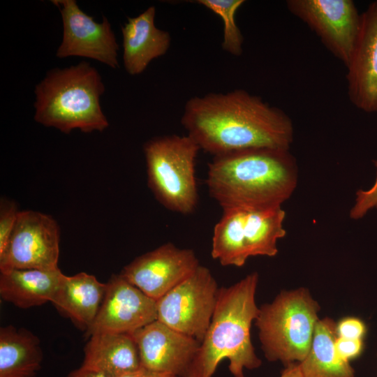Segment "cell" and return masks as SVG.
Returning <instances> with one entry per match:
<instances>
[{"label": "cell", "instance_id": "5b68a950", "mask_svg": "<svg viewBox=\"0 0 377 377\" xmlns=\"http://www.w3.org/2000/svg\"><path fill=\"white\" fill-rule=\"evenodd\" d=\"M320 306L304 288L283 290L259 307L254 321L265 357L285 367L302 362L308 354Z\"/></svg>", "mask_w": 377, "mask_h": 377}, {"label": "cell", "instance_id": "9a60e30c", "mask_svg": "<svg viewBox=\"0 0 377 377\" xmlns=\"http://www.w3.org/2000/svg\"><path fill=\"white\" fill-rule=\"evenodd\" d=\"M156 8H147L135 17L128 18L121 27L123 35V62L131 75L142 73L149 63L164 55L168 50L170 34L156 27Z\"/></svg>", "mask_w": 377, "mask_h": 377}, {"label": "cell", "instance_id": "52a82bcc", "mask_svg": "<svg viewBox=\"0 0 377 377\" xmlns=\"http://www.w3.org/2000/svg\"><path fill=\"white\" fill-rule=\"evenodd\" d=\"M219 290L212 272L200 265L191 276L156 300V320L201 343L214 314Z\"/></svg>", "mask_w": 377, "mask_h": 377}, {"label": "cell", "instance_id": "e0dca14e", "mask_svg": "<svg viewBox=\"0 0 377 377\" xmlns=\"http://www.w3.org/2000/svg\"><path fill=\"white\" fill-rule=\"evenodd\" d=\"M106 283L91 274H64L51 302L75 324L88 330L95 320L105 294Z\"/></svg>", "mask_w": 377, "mask_h": 377}, {"label": "cell", "instance_id": "d4e9b609", "mask_svg": "<svg viewBox=\"0 0 377 377\" xmlns=\"http://www.w3.org/2000/svg\"><path fill=\"white\" fill-rule=\"evenodd\" d=\"M376 168V177L373 186L367 190L356 192L355 203L350 211V217L357 220L362 218L373 208L377 207V159L374 161Z\"/></svg>", "mask_w": 377, "mask_h": 377}, {"label": "cell", "instance_id": "30bf717a", "mask_svg": "<svg viewBox=\"0 0 377 377\" xmlns=\"http://www.w3.org/2000/svg\"><path fill=\"white\" fill-rule=\"evenodd\" d=\"M52 2L60 11L63 22L62 40L56 56L89 58L117 69L119 45L108 20L103 16L101 22H96L75 0Z\"/></svg>", "mask_w": 377, "mask_h": 377}, {"label": "cell", "instance_id": "4fadbf2b", "mask_svg": "<svg viewBox=\"0 0 377 377\" xmlns=\"http://www.w3.org/2000/svg\"><path fill=\"white\" fill-rule=\"evenodd\" d=\"M346 67L350 103L364 112H377V0L361 13L358 34Z\"/></svg>", "mask_w": 377, "mask_h": 377}, {"label": "cell", "instance_id": "5bb4252c", "mask_svg": "<svg viewBox=\"0 0 377 377\" xmlns=\"http://www.w3.org/2000/svg\"><path fill=\"white\" fill-rule=\"evenodd\" d=\"M141 366L186 377L200 346L195 339L156 320L132 334Z\"/></svg>", "mask_w": 377, "mask_h": 377}, {"label": "cell", "instance_id": "9c48e42d", "mask_svg": "<svg viewBox=\"0 0 377 377\" xmlns=\"http://www.w3.org/2000/svg\"><path fill=\"white\" fill-rule=\"evenodd\" d=\"M288 11L305 23L345 66L358 34L361 13L352 0H288Z\"/></svg>", "mask_w": 377, "mask_h": 377}, {"label": "cell", "instance_id": "83f0119b", "mask_svg": "<svg viewBox=\"0 0 377 377\" xmlns=\"http://www.w3.org/2000/svg\"><path fill=\"white\" fill-rule=\"evenodd\" d=\"M120 377H179V376L170 374V373L151 370L141 366L138 369L132 372L128 373L126 374H124Z\"/></svg>", "mask_w": 377, "mask_h": 377}, {"label": "cell", "instance_id": "6da1fadb", "mask_svg": "<svg viewBox=\"0 0 377 377\" xmlns=\"http://www.w3.org/2000/svg\"><path fill=\"white\" fill-rule=\"evenodd\" d=\"M182 125L200 149L214 156L259 147L290 150V117L244 89L194 96L185 105Z\"/></svg>", "mask_w": 377, "mask_h": 377}, {"label": "cell", "instance_id": "3957f363", "mask_svg": "<svg viewBox=\"0 0 377 377\" xmlns=\"http://www.w3.org/2000/svg\"><path fill=\"white\" fill-rule=\"evenodd\" d=\"M258 274L252 272L237 283L219 288L214 314L186 377H213L220 362L228 359L234 377L259 368L251 328L259 307L256 302Z\"/></svg>", "mask_w": 377, "mask_h": 377}, {"label": "cell", "instance_id": "484cf974", "mask_svg": "<svg viewBox=\"0 0 377 377\" xmlns=\"http://www.w3.org/2000/svg\"><path fill=\"white\" fill-rule=\"evenodd\" d=\"M365 331L364 323L357 318H346L337 324V334L341 338L362 339Z\"/></svg>", "mask_w": 377, "mask_h": 377}, {"label": "cell", "instance_id": "f546056e", "mask_svg": "<svg viewBox=\"0 0 377 377\" xmlns=\"http://www.w3.org/2000/svg\"><path fill=\"white\" fill-rule=\"evenodd\" d=\"M280 377H302L299 362H293L285 367Z\"/></svg>", "mask_w": 377, "mask_h": 377}, {"label": "cell", "instance_id": "7c38bea8", "mask_svg": "<svg viewBox=\"0 0 377 377\" xmlns=\"http://www.w3.org/2000/svg\"><path fill=\"white\" fill-rule=\"evenodd\" d=\"M98 315L87 331L133 334L157 319L156 301L143 293L121 275L108 282Z\"/></svg>", "mask_w": 377, "mask_h": 377}, {"label": "cell", "instance_id": "d6986e66", "mask_svg": "<svg viewBox=\"0 0 377 377\" xmlns=\"http://www.w3.org/2000/svg\"><path fill=\"white\" fill-rule=\"evenodd\" d=\"M43 351L39 339L24 328L0 329V377H34L40 370Z\"/></svg>", "mask_w": 377, "mask_h": 377}, {"label": "cell", "instance_id": "603a6c76", "mask_svg": "<svg viewBox=\"0 0 377 377\" xmlns=\"http://www.w3.org/2000/svg\"><path fill=\"white\" fill-rule=\"evenodd\" d=\"M196 2L212 10L223 20V38L221 44L223 50L235 56L241 55L244 38L236 24L235 14L244 1L198 0Z\"/></svg>", "mask_w": 377, "mask_h": 377}, {"label": "cell", "instance_id": "7402d4cb", "mask_svg": "<svg viewBox=\"0 0 377 377\" xmlns=\"http://www.w3.org/2000/svg\"><path fill=\"white\" fill-rule=\"evenodd\" d=\"M244 209L223 210L214 228L212 257L223 266L242 267L249 258L243 238Z\"/></svg>", "mask_w": 377, "mask_h": 377}, {"label": "cell", "instance_id": "8fae6325", "mask_svg": "<svg viewBox=\"0 0 377 377\" xmlns=\"http://www.w3.org/2000/svg\"><path fill=\"white\" fill-rule=\"evenodd\" d=\"M200 265L193 250L170 242L135 258L119 274L156 301L191 276Z\"/></svg>", "mask_w": 377, "mask_h": 377}, {"label": "cell", "instance_id": "ffe728a7", "mask_svg": "<svg viewBox=\"0 0 377 377\" xmlns=\"http://www.w3.org/2000/svg\"><path fill=\"white\" fill-rule=\"evenodd\" d=\"M337 323L330 318L316 323L309 351L300 362L302 377H355L349 362L337 353Z\"/></svg>", "mask_w": 377, "mask_h": 377}, {"label": "cell", "instance_id": "277c9868", "mask_svg": "<svg viewBox=\"0 0 377 377\" xmlns=\"http://www.w3.org/2000/svg\"><path fill=\"white\" fill-rule=\"evenodd\" d=\"M104 91L101 75L89 62L52 69L35 87L34 119L64 133L103 131L109 126L100 103Z\"/></svg>", "mask_w": 377, "mask_h": 377}, {"label": "cell", "instance_id": "7a4b0ae2", "mask_svg": "<svg viewBox=\"0 0 377 377\" xmlns=\"http://www.w3.org/2000/svg\"><path fill=\"white\" fill-rule=\"evenodd\" d=\"M206 182L223 210L274 208L295 190L297 167L290 150L246 149L214 156Z\"/></svg>", "mask_w": 377, "mask_h": 377}, {"label": "cell", "instance_id": "2e32d148", "mask_svg": "<svg viewBox=\"0 0 377 377\" xmlns=\"http://www.w3.org/2000/svg\"><path fill=\"white\" fill-rule=\"evenodd\" d=\"M89 337L81 367L112 377H120L141 367L132 334L99 332Z\"/></svg>", "mask_w": 377, "mask_h": 377}, {"label": "cell", "instance_id": "8992f818", "mask_svg": "<svg viewBox=\"0 0 377 377\" xmlns=\"http://www.w3.org/2000/svg\"><path fill=\"white\" fill-rule=\"evenodd\" d=\"M200 149L188 135L157 137L144 145L148 186L168 210L188 214L195 209V160Z\"/></svg>", "mask_w": 377, "mask_h": 377}, {"label": "cell", "instance_id": "cb8c5ba5", "mask_svg": "<svg viewBox=\"0 0 377 377\" xmlns=\"http://www.w3.org/2000/svg\"><path fill=\"white\" fill-rule=\"evenodd\" d=\"M16 204L7 199H1L0 205V255L6 249L14 230L18 213Z\"/></svg>", "mask_w": 377, "mask_h": 377}, {"label": "cell", "instance_id": "ac0fdd59", "mask_svg": "<svg viewBox=\"0 0 377 377\" xmlns=\"http://www.w3.org/2000/svg\"><path fill=\"white\" fill-rule=\"evenodd\" d=\"M63 275L59 268L13 269L1 272V297L22 309L51 302Z\"/></svg>", "mask_w": 377, "mask_h": 377}, {"label": "cell", "instance_id": "f1b7e54d", "mask_svg": "<svg viewBox=\"0 0 377 377\" xmlns=\"http://www.w3.org/2000/svg\"><path fill=\"white\" fill-rule=\"evenodd\" d=\"M67 377H112L103 373L80 367L70 372Z\"/></svg>", "mask_w": 377, "mask_h": 377}, {"label": "cell", "instance_id": "44dd1931", "mask_svg": "<svg viewBox=\"0 0 377 377\" xmlns=\"http://www.w3.org/2000/svg\"><path fill=\"white\" fill-rule=\"evenodd\" d=\"M286 212L281 207L260 210H245L243 238L249 257L275 256L277 242L285 237Z\"/></svg>", "mask_w": 377, "mask_h": 377}, {"label": "cell", "instance_id": "4316f807", "mask_svg": "<svg viewBox=\"0 0 377 377\" xmlns=\"http://www.w3.org/2000/svg\"><path fill=\"white\" fill-rule=\"evenodd\" d=\"M334 347L337 355L343 360L349 362L357 357L363 348L362 339H348L337 337Z\"/></svg>", "mask_w": 377, "mask_h": 377}, {"label": "cell", "instance_id": "ba28073f", "mask_svg": "<svg viewBox=\"0 0 377 377\" xmlns=\"http://www.w3.org/2000/svg\"><path fill=\"white\" fill-rule=\"evenodd\" d=\"M59 228L50 215L33 210L20 211L4 252L0 271L13 269L59 268Z\"/></svg>", "mask_w": 377, "mask_h": 377}]
</instances>
